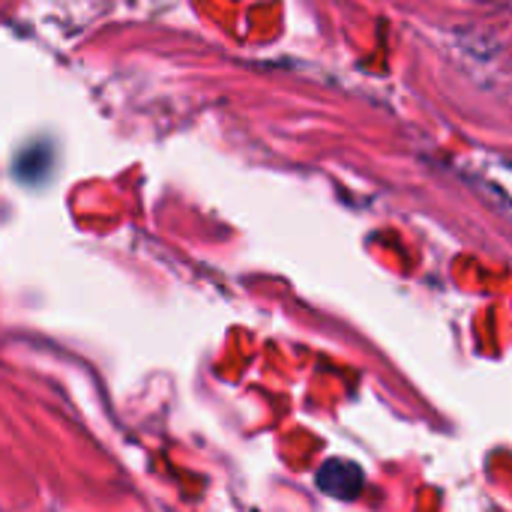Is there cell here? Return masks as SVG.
<instances>
[{"label": "cell", "instance_id": "1", "mask_svg": "<svg viewBox=\"0 0 512 512\" xmlns=\"http://www.w3.org/2000/svg\"><path fill=\"white\" fill-rule=\"evenodd\" d=\"M363 471L354 465V462H327L321 471H318V489L330 498H339V501H354L360 498L363 492Z\"/></svg>", "mask_w": 512, "mask_h": 512}]
</instances>
